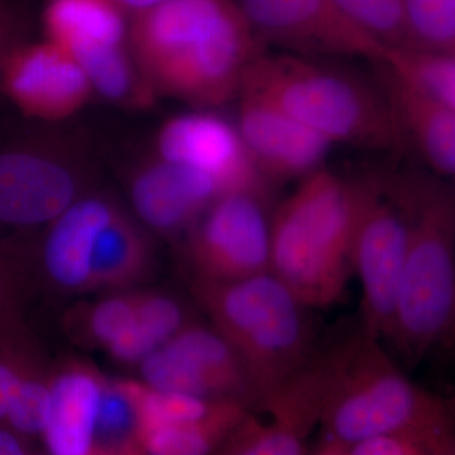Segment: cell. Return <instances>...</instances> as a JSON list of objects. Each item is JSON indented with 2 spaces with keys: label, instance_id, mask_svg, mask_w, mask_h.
I'll list each match as a JSON object with an SVG mask.
<instances>
[{
  "label": "cell",
  "instance_id": "cell-29",
  "mask_svg": "<svg viewBox=\"0 0 455 455\" xmlns=\"http://www.w3.org/2000/svg\"><path fill=\"white\" fill-rule=\"evenodd\" d=\"M348 451L349 455H454V445L451 427H443L364 440Z\"/></svg>",
  "mask_w": 455,
  "mask_h": 455
},
{
  "label": "cell",
  "instance_id": "cell-3",
  "mask_svg": "<svg viewBox=\"0 0 455 455\" xmlns=\"http://www.w3.org/2000/svg\"><path fill=\"white\" fill-rule=\"evenodd\" d=\"M323 355L322 449H349L379 436L451 425L447 401L410 381L361 324L323 347Z\"/></svg>",
  "mask_w": 455,
  "mask_h": 455
},
{
  "label": "cell",
  "instance_id": "cell-12",
  "mask_svg": "<svg viewBox=\"0 0 455 455\" xmlns=\"http://www.w3.org/2000/svg\"><path fill=\"white\" fill-rule=\"evenodd\" d=\"M151 149L164 160L211 176L224 196L272 188L254 166L236 124L214 110L171 116L156 132Z\"/></svg>",
  "mask_w": 455,
  "mask_h": 455
},
{
  "label": "cell",
  "instance_id": "cell-31",
  "mask_svg": "<svg viewBox=\"0 0 455 455\" xmlns=\"http://www.w3.org/2000/svg\"><path fill=\"white\" fill-rule=\"evenodd\" d=\"M136 319V298L113 296L99 302L89 317L90 333L98 343L109 348L123 337Z\"/></svg>",
  "mask_w": 455,
  "mask_h": 455
},
{
  "label": "cell",
  "instance_id": "cell-26",
  "mask_svg": "<svg viewBox=\"0 0 455 455\" xmlns=\"http://www.w3.org/2000/svg\"><path fill=\"white\" fill-rule=\"evenodd\" d=\"M407 46L455 55V0H403Z\"/></svg>",
  "mask_w": 455,
  "mask_h": 455
},
{
  "label": "cell",
  "instance_id": "cell-36",
  "mask_svg": "<svg viewBox=\"0 0 455 455\" xmlns=\"http://www.w3.org/2000/svg\"><path fill=\"white\" fill-rule=\"evenodd\" d=\"M317 455H349L348 449H320Z\"/></svg>",
  "mask_w": 455,
  "mask_h": 455
},
{
  "label": "cell",
  "instance_id": "cell-19",
  "mask_svg": "<svg viewBox=\"0 0 455 455\" xmlns=\"http://www.w3.org/2000/svg\"><path fill=\"white\" fill-rule=\"evenodd\" d=\"M50 386V416L42 434L50 455H103L95 440L103 381L86 368L74 367Z\"/></svg>",
  "mask_w": 455,
  "mask_h": 455
},
{
  "label": "cell",
  "instance_id": "cell-21",
  "mask_svg": "<svg viewBox=\"0 0 455 455\" xmlns=\"http://www.w3.org/2000/svg\"><path fill=\"white\" fill-rule=\"evenodd\" d=\"M151 259L148 230L118 202L95 236L90 284L130 283L145 272Z\"/></svg>",
  "mask_w": 455,
  "mask_h": 455
},
{
  "label": "cell",
  "instance_id": "cell-20",
  "mask_svg": "<svg viewBox=\"0 0 455 455\" xmlns=\"http://www.w3.org/2000/svg\"><path fill=\"white\" fill-rule=\"evenodd\" d=\"M263 411L271 423L248 416L212 455H307L305 438L319 424L316 412L286 397L269 401Z\"/></svg>",
  "mask_w": 455,
  "mask_h": 455
},
{
  "label": "cell",
  "instance_id": "cell-1",
  "mask_svg": "<svg viewBox=\"0 0 455 455\" xmlns=\"http://www.w3.org/2000/svg\"><path fill=\"white\" fill-rule=\"evenodd\" d=\"M130 46L158 99L204 110L238 98L248 66L268 50L236 0H167L132 14Z\"/></svg>",
  "mask_w": 455,
  "mask_h": 455
},
{
  "label": "cell",
  "instance_id": "cell-16",
  "mask_svg": "<svg viewBox=\"0 0 455 455\" xmlns=\"http://www.w3.org/2000/svg\"><path fill=\"white\" fill-rule=\"evenodd\" d=\"M130 18L116 0H44L40 20L44 40L86 68L131 49Z\"/></svg>",
  "mask_w": 455,
  "mask_h": 455
},
{
  "label": "cell",
  "instance_id": "cell-33",
  "mask_svg": "<svg viewBox=\"0 0 455 455\" xmlns=\"http://www.w3.org/2000/svg\"><path fill=\"white\" fill-rule=\"evenodd\" d=\"M33 25L32 2H0V88L8 60L32 40Z\"/></svg>",
  "mask_w": 455,
  "mask_h": 455
},
{
  "label": "cell",
  "instance_id": "cell-14",
  "mask_svg": "<svg viewBox=\"0 0 455 455\" xmlns=\"http://www.w3.org/2000/svg\"><path fill=\"white\" fill-rule=\"evenodd\" d=\"M124 172L134 217L164 236L185 235L224 196L211 176L164 160L152 149L132 160Z\"/></svg>",
  "mask_w": 455,
  "mask_h": 455
},
{
  "label": "cell",
  "instance_id": "cell-2",
  "mask_svg": "<svg viewBox=\"0 0 455 455\" xmlns=\"http://www.w3.org/2000/svg\"><path fill=\"white\" fill-rule=\"evenodd\" d=\"M289 52L260 53L239 92L277 107L331 145L401 152L407 143L377 79Z\"/></svg>",
  "mask_w": 455,
  "mask_h": 455
},
{
  "label": "cell",
  "instance_id": "cell-27",
  "mask_svg": "<svg viewBox=\"0 0 455 455\" xmlns=\"http://www.w3.org/2000/svg\"><path fill=\"white\" fill-rule=\"evenodd\" d=\"M364 32L386 49L407 46L403 0H334Z\"/></svg>",
  "mask_w": 455,
  "mask_h": 455
},
{
  "label": "cell",
  "instance_id": "cell-7",
  "mask_svg": "<svg viewBox=\"0 0 455 455\" xmlns=\"http://www.w3.org/2000/svg\"><path fill=\"white\" fill-rule=\"evenodd\" d=\"M66 123L22 118L0 125V227H47L97 188L98 147Z\"/></svg>",
  "mask_w": 455,
  "mask_h": 455
},
{
  "label": "cell",
  "instance_id": "cell-24",
  "mask_svg": "<svg viewBox=\"0 0 455 455\" xmlns=\"http://www.w3.org/2000/svg\"><path fill=\"white\" fill-rule=\"evenodd\" d=\"M379 64L406 85L455 109V55L419 47H390Z\"/></svg>",
  "mask_w": 455,
  "mask_h": 455
},
{
  "label": "cell",
  "instance_id": "cell-8",
  "mask_svg": "<svg viewBox=\"0 0 455 455\" xmlns=\"http://www.w3.org/2000/svg\"><path fill=\"white\" fill-rule=\"evenodd\" d=\"M355 180L357 194L353 271L362 283L361 325L387 339L410 238L403 173L370 172Z\"/></svg>",
  "mask_w": 455,
  "mask_h": 455
},
{
  "label": "cell",
  "instance_id": "cell-18",
  "mask_svg": "<svg viewBox=\"0 0 455 455\" xmlns=\"http://www.w3.org/2000/svg\"><path fill=\"white\" fill-rule=\"evenodd\" d=\"M379 70V83L407 146L418 149L431 173L442 179L453 178L455 173V109L436 99L412 89L374 62Z\"/></svg>",
  "mask_w": 455,
  "mask_h": 455
},
{
  "label": "cell",
  "instance_id": "cell-25",
  "mask_svg": "<svg viewBox=\"0 0 455 455\" xmlns=\"http://www.w3.org/2000/svg\"><path fill=\"white\" fill-rule=\"evenodd\" d=\"M95 440L103 455H125L140 445L136 403L123 381L103 382Z\"/></svg>",
  "mask_w": 455,
  "mask_h": 455
},
{
  "label": "cell",
  "instance_id": "cell-10",
  "mask_svg": "<svg viewBox=\"0 0 455 455\" xmlns=\"http://www.w3.org/2000/svg\"><path fill=\"white\" fill-rule=\"evenodd\" d=\"M140 371L152 390L259 407L243 362L215 328L190 323L140 361Z\"/></svg>",
  "mask_w": 455,
  "mask_h": 455
},
{
  "label": "cell",
  "instance_id": "cell-6",
  "mask_svg": "<svg viewBox=\"0 0 455 455\" xmlns=\"http://www.w3.org/2000/svg\"><path fill=\"white\" fill-rule=\"evenodd\" d=\"M196 293L243 362L259 410L322 347L313 309L271 271L230 283L196 281Z\"/></svg>",
  "mask_w": 455,
  "mask_h": 455
},
{
  "label": "cell",
  "instance_id": "cell-17",
  "mask_svg": "<svg viewBox=\"0 0 455 455\" xmlns=\"http://www.w3.org/2000/svg\"><path fill=\"white\" fill-rule=\"evenodd\" d=\"M116 203L110 194L94 188L46 227L40 256L52 283L68 290L90 284L92 244Z\"/></svg>",
  "mask_w": 455,
  "mask_h": 455
},
{
  "label": "cell",
  "instance_id": "cell-4",
  "mask_svg": "<svg viewBox=\"0 0 455 455\" xmlns=\"http://www.w3.org/2000/svg\"><path fill=\"white\" fill-rule=\"evenodd\" d=\"M410 238L386 343L409 366L455 335V194L439 176L403 173Z\"/></svg>",
  "mask_w": 455,
  "mask_h": 455
},
{
  "label": "cell",
  "instance_id": "cell-11",
  "mask_svg": "<svg viewBox=\"0 0 455 455\" xmlns=\"http://www.w3.org/2000/svg\"><path fill=\"white\" fill-rule=\"evenodd\" d=\"M266 47L315 59L362 57L382 61L386 47L364 32L334 0H236Z\"/></svg>",
  "mask_w": 455,
  "mask_h": 455
},
{
  "label": "cell",
  "instance_id": "cell-34",
  "mask_svg": "<svg viewBox=\"0 0 455 455\" xmlns=\"http://www.w3.org/2000/svg\"><path fill=\"white\" fill-rule=\"evenodd\" d=\"M0 455H29L20 436L7 427H0Z\"/></svg>",
  "mask_w": 455,
  "mask_h": 455
},
{
  "label": "cell",
  "instance_id": "cell-30",
  "mask_svg": "<svg viewBox=\"0 0 455 455\" xmlns=\"http://www.w3.org/2000/svg\"><path fill=\"white\" fill-rule=\"evenodd\" d=\"M26 248L0 236V326L17 323L16 307L25 275Z\"/></svg>",
  "mask_w": 455,
  "mask_h": 455
},
{
  "label": "cell",
  "instance_id": "cell-37",
  "mask_svg": "<svg viewBox=\"0 0 455 455\" xmlns=\"http://www.w3.org/2000/svg\"><path fill=\"white\" fill-rule=\"evenodd\" d=\"M139 448H140V445H139V447L134 448L133 451H132L131 453L128 455H148V454H146L145 451H142V449H140V451Z\"/></svg>",
  "mask_w": 455,
  "mask_h": 455
},
{
  "label": "cell",
  "instance_id": "cell-5",
  "mask_svg": "<svg viewBox=\"0 0 455 455\" xmlns=\"http://www.w3.org/2000/svg\"><path fill=\"white\" fill-rule=\"evenodd\" d=\"M355 180L315 171L272 212L271 272L310 309H326L353 271Z\"/></svg>",
  "mask_w": 455,
  "mask_h": 455
},
{
  "label": "cell",
  "instance_id": "cell-32",
  "mask_svg": "<svg viewBox=\"0 0 455 455\" xmlns=\"http://www.w3.org/2000/svg\"><path fill=\"white\" fill-rule=\"evenodd\" d=\"M17 334V323L0 326V427H4L14 394L29 371Z\"/></svg>",
  "mask_w": 455,
  "mask_h": 455
},
{
  "label": "cell",
  "instance_id": "cell-28",
  "mask_svg": "<svg viewBox=\"0 0 455 455\" xmlns=\"http://www.w3.org/2000/svg\"><path fill=\"white\" fill-rule=\"evenodd\" d=\"M51 386L28 371L9 406L4 427L20 438L41 436L49 420Z\"/></svg>",
  "mask_w": 455,
  "mask_h": 455
},
{
  "label": "cell",
  "instance_id": "cell-38",
  "mask_svg": "<svg viewBox=\"0 0 455 455\" xmlns=\"http://www.w3.org/2000/svg\"><path fill=\"white\" fill-rule=\"evenodd\" d=\"M0 2H32V0H0Z\"/></svg>",
  "mask_w": 455,
  "mask_h": 455
},
{
  "label": "cell",
  "instance_id": "cell-22",
  "mask_svg": "<svg viewBox=\"0 0 455 455\" xmlns=\"http://www.w3.org/2000/svg\"><path fill=\"white\" fill-rule=\"evenodd\" d=\"M250 411L243 403L226 401L204 420L158 425L140 431L139 444L148 455H212Z\"/></svg>",
  "mask_w": 455,
  "mask_h": 455
},
{
  "label": "cell",
  "instance_id": "cell-39",
  "mask_svg": "<svg viewBox=\"0 0 455 455\" xmlns=\"http://www.w3.org/2000/svg\"><path fill=\"white\" fill-rule=\"evenodd\" d=\"M132 451H133V449H132ZM131 451H130V453H131ZM130 453H127V454H125V455H128V454H130Z\"/></svg>",
  "mask_w": 455,
  "mask_h": 455
},
{
  "label": "cell",
  "instance_id": "cell-35",
  "mask_svg": "<svg viewBox=\"0 0 455 455\" xmlns=\"http://www.w3.org/2000/svg\"><path fill=\"white\" fill-rule=\"evenodd\" d=\"M116 2L118 3L131 17L132 14L146 11V9L155 7V5L167 2V0H116Z\"/></svg>",
  "mask_w": 455,
  "mask_h": 455
},
{
  "label": "cell",
  "instance_id": "cell-23",
  "mask_svg": "<svg viewBox=\"0 0 455 455\" xmlns=\"http://www.w3.org/2000/svg\"><path fill=\"white\" fill-rule=\"evenodd\" d=\"M190 324L179 299L167 293L136 298V319L130 331L110 346V355L125 363L143 361Z\"/></svg>",
  "mask_w": 455,
  "mask_h": 455
},
{
  "label": "cell",
  "instance_id": "cell-9",
  "mask_svg": "<svg viewBox=\"0 0 455 455\" xmlns=\"http://www.w3.org/2000/svg\"><path fill=\"white\" fill-rule=\"evenodd\" d=\"M271 190L248 188L215 200L185 233L197 283H230L271 271Z\"/></svg>",
  "mask_w": 455,
  "mask_h": 455
},
{
  "label": "cell",
  "instance_id": "cell-13",
  "mask_svg": "<svg viewBox=\"0 0 455 455\" xmlns=\"http://www.w3.org/2000/svg\"><path fill=\"white\" fill-rule=\"evenodd\" d=\"M0 92L11 99L22 118L50 124L70 121L94 95L79 64L46 40H29L14 51Z\"/></svg>",
  "mask_w": 455,
  "mask_h": 455
},
{
  "label": "cell",
  "instance_id": "cell-15",
  "mask_svg": "<svg viewBox=\"0 0 455 455\" xmlns=\"http://www.w3.org/2000/svg\"><path fill=\"white\" fill-rule=\"evenodd\" d=\"M236 128L269 185L307 178L324 167L331 143L254 95L239 92Z\"/></svg>",
  "mask_w": 455,
  "mask_h": 455
}]
</instances>
